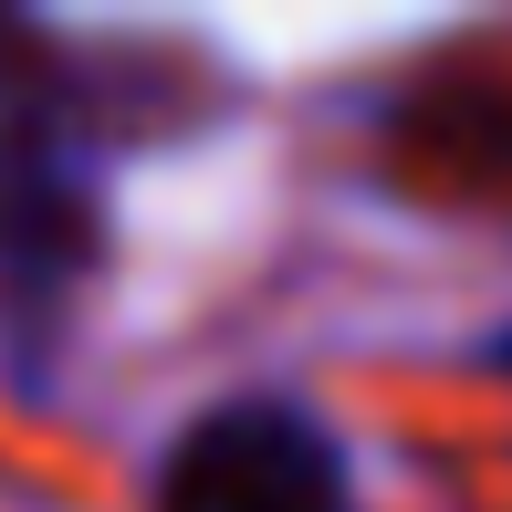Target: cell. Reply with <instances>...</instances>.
<instances>
[{"label": "cell", "instance_id": "1", "mask_svg": "<svg viewBox=\"0 0 512 512\" xmlns=\"http://www.w3.org/2000/svg\"><path fill=\"white\" fill-rule=\"evenodd\" d=\"M115 251V168L84 126V95L21 84L0 95V314L42 335Z\"/></svg>", "mask_w": 512, "mask_h": 512}, {"label": "cell", "instance_id": "2", "mask_svg": "<svg viewBox=\"0 0 512 512\" xmlns=\"http://www.w3.org/2000/svg\"><path fill=\"white\" fill-rule=\"evenodd\" d=\"M147 512H356V481L314 408L220 398L168 439Z\"/></svg>", "mask_w": 512, "mask_h": 512}, {"label": "cell", "instance_id": "3", "mask_svg": "<svg viewBox=\"0 0 512 512\" xmlns=\"http://www.w3.org/2000/svg\"><path fill=\"white\" fill-rule=\"evenodd\" d=\"M492 366H502V377H512V324H502V335H492Z\"/></svg>", "mask_w": 512, "mask_h": 512}]
</instances>
